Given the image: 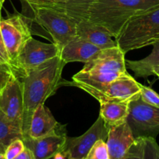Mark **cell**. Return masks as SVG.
Listing matches in <instances>:
<instances>
[{
    "instance_id": "1",
    "label": "cell",
    "mask_w": 159,
    "mask_h": 159,
    "mask_svg": "<svg viewBox=\"0 0 159 159\" xmlns=\"http://www.w3.org/2000/svg\"><path fill=\"white\" fill-rule=\"evenodd\" d=\"M66 65L59 55L36 68L25 71L20 77L23 87V138L27 134L33 113L36 109L55 93L60 86L67 85L62 78Z\"/></svg>"
},
{
    "instance_id": "2",
    "label": "cell",
    "mask_w": 159,
    "mask_h": 159,
    "mask_svg": "<svg viewBox=\"0 0 159 159\" xmlns=\"http://www.w3.org/2000/svg\"><path fill=\"white\" fill-rule=\"evenodd\" d=\"M125 54L118 46L101 49L84 64L82 69L72 77V82H68L67 85L83 90L108 85L128 73Z\"/></svg>"
},
{
    "instance_id": "3",
    "label": "cell",
    "mask_w": 159,
    "mask_h": 159,
    "mask_svg": "<svg viewBox=\"0 0 159 159\" xmlns=\"http://www.w3.org/2000/svg\"><path fill=\"white\" fill-rule=\"evenodd\" d=\"M157 6L159 0H96L87 20L102 26L115 38L129 19Z\"/></svg>"
},
{
    "instance_id": "4",
    "label": "cell",
    "mask_w": 159,
    "mask_h": 159,
    "mask_svg": "<svg viewBox=\"0 0 159 159\" xmlns=\"http://www.w3.org/2000/svg\"><path fill=\"white\" fill-rule=\"evenodd\" d=\"M159 40V6L129 19L115 37L117 46L126 54L153 45Z\"/></svg>"
},
{
    "instance_id": "5",
    "label": "cell",
    "mask_w": 159,
    "mask_h": 159,
    "mask_svg": "<svg viewBox=\"0 0 159 159\" xmlns=\"http://www.w3.org/2000/svg\"><path fill=\"white\" fill-rule=\"evenodd\" d=\"M32 16L27 17L32 23L41 26L51 36L53 43L62 48L76 37V22L62 12L49 7H29Z\"/></svg>"
},
{
    "instance_id": "6",
    "label": "cell",
    "mask_w": 159,
    "mask_h": 159,
    "mask_svg": "<svg viewBox=\"0 0 159 159\" xmlns=\"http://www.w3.org/2000/svg\"><path fill=\"white\" fill-rule=\"evenodd\" d=\"M127 123L135 138H154L159 134V109L149 105L141 97L129 103Z\"/></svg>"
},
{
    "instance_id": "7",
    "label": "cell",
    "mask_w": 159,
    "mask_h": 159,
    "mask_svg": "<svg viewBox=\"0 0 159 159\" xmlns=\"http://www.w3.org/2000/svg\"><path fill=\"white\" fill-rule=\"evenodd\" d=\"M60 48L56 43H46L31 37L22 48L15 60L11 63L18 78L25 71L39 66L59 55Z\"/></svg>"
},
{
    "instance_id": "8",
    "label": "cell",
    "mask_w": 159,
    "mask_h": 159,
    "mask_svg": "<svg viewBox=\"0 0 159 159\" xmlns=\"http://www.w3.org/2000/svg\"><path fill=\"white\" fill-rule=\"evenodd\" d=\"M100 104L107 102H130L140 96V84L129 73L98 89H85Z\"/></svg>"
},
{
    "instance_id": "9",
    "label": "cell",
    "mask_w": 159,
    "mask_h": 159,
    "mask_svg": "<svg viewBox=\"0 0 159 159\" xmlns=\"http://www.w3.org/2000/svg\"><path fill=\"white\" fill-rule=\"evenodd\" d=\"M0 30L11 64L26 41L32 37L30 22L23 14H13L7 19H1Z\"/></svg>"
},
{
    "instance_id": "10",
    "label": "cell",
    "mask_w": 159,
    "mask_h": 159,
    "mask_svg": "<svg viewBox=\"0 0 159 159\" xmlns=\"http://www.w3.org/2000/svg\"><path fill=\"white\" fill-rule=\"evenodd\" d=\"M0 110L9 119L22 128L23 116V87L21 80L16 74L0 90Z\"/></svg>"
},
{
    "instance_id": "11",
    "label": "cell",
    "mask_w": 159,
    "mask_h": 159,
    "mask_svg": "<svg viewBox=\"0 0 159 159\" xmlns=\"http://www.w3.org/2000/svg\"><path fill=\"white\" fill-rule=\"evenodd\" d=\"M108 132L102 118L98 116L93 125L83 135L76 138L67 137L64 150L67 151L71 158L84 159L92 146L98 141H107Z\"/></svg>"
},
{
    "instance_id": "12",
    "label": "cell",
    "mask_w": 159,
    "mask_h": 159,
    "mask_svg": "<svg viewBox=\"0 0 159 159\" xmlns=\"http://www.w3.org/2000/svg\"><path fill=\"white\" fill-rule=\"evenodd\" d=\"M66 132H59L39 138H23L25 147L34 154L35 159H51L63 149L66 141Z\"/></svg>"
},
{
    "instance_id": "13",
    "label": "cell",
    "mask_w": 159,
    "mask_h": 159,
    "mask_svg": "<svg viewBox=\"0 0 159 159\" xmlns=\"http://www.w3.org/2000/svg\"><path fill=\"white\" fill-rule=\"evenodd\" d=\"M65 126L59 124L49 109L45 104H41L33 113L27 134L25 136L39 138L59 132H66Z\"/></svg>"
},
{
    "instance_id": "14",
    "label": "cell",
    "mask_w": 159,
    "mask_h": 159,
    "mask_svg": "<svg viewBox=\"0 0 159 159\" xmlns=\"http://www.w3.org/2000/svg\"><path fill=\"white\" fill-rule=\"evenodd\" d=\"M135 140L127 121L109 129L106 141L109 158L110 159L126 158Z\"/></svg>"
},
{
    "instance_id": "15",
    "label": "cell",
    "mask_w": 159,
    "mask_h": 159,
    "mask_svg": "<svg viewBox=\"0 0 159 159\" xmlns=\"http://www.w3.org/2000/svg\"><path fill=\"white\" fill-rule=\"evenodd\" d=\"M76 37L95 45L100 49L117 46L116 42L112 39L108 31L89 20H81L76 23Z\"/></svg>"
},
{
    "instance_id": "16",
    "label": "cell",
    "mask_w": 159,
    "mask_h": 159,
    "mask_svg": "<svg viewBox=\"0 0 159 159\" xmlns=\"http://www.w3.org/2000/svg\"><path fill=\"white\" fill-rule=\"evenodd\" d=\"M100 50L95 45L76 37L61 48L59 56L65 64L76 61L87 63Z\"/></svg>"
},
{
    "instance_id": "17",
    "label": "cell",
    "mask_w": 159,
    "mask_h": 159,
    "mask_svg": "<svg viewBox=\"0 0 159 159\" xmlns=\"http://www.w3.org/2000/svg\"><path fill=\"white\" fill-rule=\"evenodd\" d=\"M129 103L128 102H107L100 104V115L106 128L120 125L127 120Z\"/></svg>"
},
{
    "instance_id": "18",
    "label": "cell",
    "mask_w": 159,
    "mask_h": 159,
    "mask_svg": "<svg viewBox=\"0 0 159 159\" xmlns=\"http://www.w3.org/2000/svg\"><path fill=\"white\" fill-rule=\"evenodd\" d=\"M96 0H63L49 7L62 12L78 23L81 20H87L90 7Z\"/></svg>"
},
{
    "instance_id": "19",
    "label": "cell",
    "mask_w": 159,
    "mask_h": 159,
    "mask_svg": "<svg viewBox=\"0 0 159 159\" xmlns=\"http://www.w3.org/2000/svg\"><path fill=\"white\" fill-rule=\"evenodd\" d=\"M152 46L151 53L144 58L138 61L126 60L128 68L134 73L136 77L147 79L153 75V68L159 66V40Z\"/></svg>"
},
{
    "instance_id": "20",
    "label": "cell",
    "mask_w": 159,
    "mask_h": 159,
    "mask_svg": "<svg viewBox=\"0 0 159 159\" xmlns=\"http://www.w3.org/2000/svg\"><path fill=\"white\" fill-rule=\"evenodd\" d=\"M16 139H23V131L0 110V149L5 153L6 148Z\"/></svg>"
},
{
    "instance_id": "21",
    "label": "cell",
    "mask_w": 159,
    "mask_h": 159,
    "mask_svg": "<svg viewBox=\"0 0 159 159\" xmlns=\"http://www.w3.org/2000/svg\"><path fill=\"white\" fill-rule=\"evenodd\" d=\"M84 159H110L106 141L98 140L92 146Z\"/></svg>"
},
{
    "instance_id": "22",
    "label": "cell",
    "mask_w": 159,
    "mask_h": 159,
    "mask_svg": "<svg viewBox=\"0 0 159 159\" xmlns=\"http://www.w3.org/2000/svg\"><path fill=\"white\" fill-rule=\"evenodd\" d=\"M140 97L147 104L159 109V95L151 88L140 84Z\"/></svg>"
},
{
    "instance_id": "23",
    "label": "cell",
    "mask_w": 159,
    "mask_h": 159,
    "mask_svg": "<svg viewBox=\"0 0 159 159\" xmlns=\"http://www.w3.org/2000/svg\"><path fill=\"white\" fill-rule=\"evenodd\" d=\"M125 159H144V138H136Z\"/></svg>"
},
{
    "instance_id": "24",
    "label": "cell",
    "mask_w": 159,
    "mask_h": 159,
    "mask_svg": "<svg viewBox=\"0 0 159 159\" xmlns=\"http://www.w3.org/2000/svg\"><path fill=\"white\" fill-rule=\"evenodd\" d=\"M23 139H16L6 148L4 153L5 159H14L25 149Z\"/></svg>"
},
{
    "instance_id": "25",
    "label": "cell",
    "mask_w": 159,
    "mask_h": 159,
    "mask_svg": "<svg viewBox=\"0 0 159 159\" xmlns=\"http://www.w3.org/2000/svg\"><path fill=\"white\" fill-rule=\"evenodd\" d=\"M144 159H159V145L154 138H144Z\"/></svg>"
},
{
    "instance_id": "26",
    "label": "cell",
    "mask_w": 159,
    "mask_h": 159,
    "mask_svg": "<svg viewBox=\"0 0 159 159\" xmlns=\"http://www.w3.org/2000/svg\"><path fill=\"white\" fill-rule=\"evenodd\" d=\"M14 75L15 71L11 65H4L0 66V90L7 84Z\"/></svg>"
},
{
    "instance_id": "27",
    "label": "cell",
    "mask_w": 159,
    "mask_h": 159,
    "mask_svg": "<svg viewBox=\"0 0 159 159\" xmlns=\"http://www.w3.org/2000/svg\"><path fill=\"white\" fill-rule=\"evenodd\" d=\"M23 4L29 7H41L50 6L56 3L61 2L63 0H20Z\"/></svg>"
},
{
    "instance_id": "28",
    "label": "cell",
    "mask_w": 159,
    "mask_h": 159,
    "mask_svg": "<svg viewBox=\"0 0 159 159\" xmlns=\"http://www.w3.org/2000/svg\"><path fill=\"white\" fill-rule=\"evenodd\" d=\"M2 19V15L0 14V20ZM4 65H11L10 58L8 54L7 50L5 46L2 37L1 30H0V66Z\"/></svg>"
},
{
    "instance_id": "29",
    "label": "cell",
    "mask_w": 159,
    "mask_h": 159,
    "mask_svg": "<svg viewBox=\"0 0 159 159\" xmlns=\"http://www.w3.org/2000/svg\"><path fill=\"white\" fill-rule=\"evenodd\" d=\"M14 159H35L33 152L27 148H25L24 150Z\"/></svg>"
},
{
    "instance_id": "30",
    "label": "cell",
    "mask_w": 159,
    "mask_h": 159,
    "mask_svg": "<svg viewBox=\"0 0 159 159\" xmlns=\"http://www.w3.org/2000/svg\"><path fill=\"white\" fill-rule=\"evenodd\" d=\"M70 158H71V157H70L69 152H67V151L62 149L60 152H57L51 159H69Z\"/></svg>"
},
{
    "instance_id": "31",
    "label": "cell",
    "mask_w": 159,
    "mask_h": 159,
    "mask_svg": "<svg viewBox=\"0 0 159 159\" xmlns=\"http://www.w3.org/2000/svg\"><path fill=\"white\" fill-rule=\"evenodd\" d=\"M153 75H156L159 79V66L155 67V68H153L152 70Z\"/></svg>"
},
{
    "instance_id": "32",
    "label": "cell",
    "mask_w": 159,
    "mask_h": 159,
    "mask_svg": "<svg viewBox=\"0 0 159 159\" xmlns=\"http://www.w3.org/2000/svg\"><path fill=\"white\" fill-rule=\"evenodd\" d=\"M5 1H6V0H0V14H1L2 9V6H3V4H4Z\"/></svg>"
},
{
    "instance_id": "33",
    "label": "cell",
    "mask_w": 159,
    "mask_h": 159,
    "mask_svg": "<svg viewBox=\"0 0 159 159\" xmlns=\"http://www.w3.org/2000/svg\"><path fill=\"white\" fill-rule=\"evenodd\" d=\"M0 159H5L4 155H0Z\"/></svg>"
},
{
    "instance_id": "34",
    "label": "cell",
    "mask_w": 159,
    "mask_h": 159,
    "mask_svg": "<svg viewBox=\"0 0 159 159\" xmlns=\"http://www.w3.org/2000/svg\"><path fill=\"white\" fill-rule=\"evenodd\" d=\"M0 155H4V153H3V152L1 150V149H0Z\"/></svg>"
},
{
    "instance_id": "35",
    "label": "cell",
    "mask_w": 159,
    "mask_h": 159,
    "mask_svg": "<svg viewBox=\"0 0 159 159\" xmlns=\"http://www.w3.org/2000/svg\"><path fill=\"white\" fill-rule=\"evenodd\" d=\"M69 159H80V158H69Z\"/></svg>"
}]
</instances>
